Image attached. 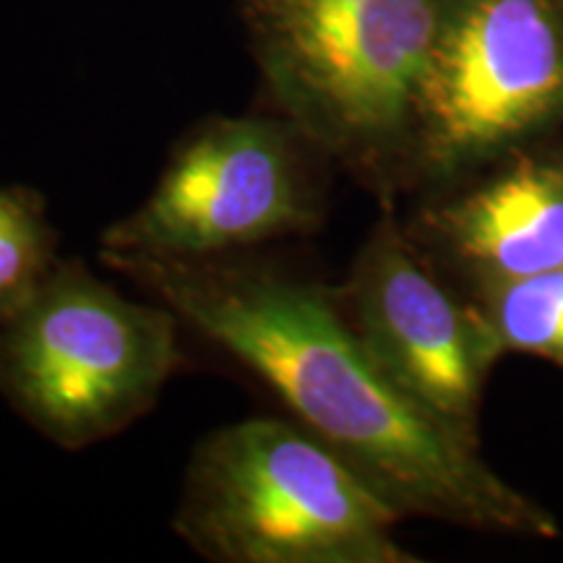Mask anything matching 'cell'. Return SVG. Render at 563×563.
Here are the masks:
<instances>
[{"instance_id":"cell-6","label":"cell","mask_w":563,"mask_h":563,"mask_svg":"<svg viewBox=\"0 0 563 563\" xmlns=\"http://www.w3.org/2000/svg\"><path fill=\"white\" fill-rule=\"evenodd\" d=\"M319 162L277 112L203 118L175 141L152 194L104 228L100 251L214 258L308 235L323 220Z\"/></svg>"},{"instance_id":"cell-1","label":"cell","mask_w":563,"mask_h":563,"mask_svg":"<svg viewBox=\"0 0 563 563\" xmlns=\"http://www.w3.org/2000/svg\"><path fill=\"white\" fill-rule=\"evenodd\" d=\"M108 269L173 308L235 357L402 517L473 532L559 540L561 522L504 481L467 439L420 405L344 313L336 287L245 253L162 258L100 251Z\"/></svg>"},{"instance_id":"cell-8","label":"cell","mask_w":563,"mask_h":563,"mask_svg":"<svg viewBox=\"0 0 563 563\" xmlns=\"http://www.w3.org/2000/svg\"><path fill=\"white\" fill-rule=\"evenodd\" d=\"M405 228L464 295L563 266V133L426 194Z\"/></svg>"},{"instance_id":"cell-10","label":"cell","mask_w":563,"mask_h":563,"mask_svg":"<svg viewBox=\"0 0 563 563\" xmlns=\"http://www.w3.org/2000/svg\"><path fill=\"white\" fill-rule=\"evenodd\" d=\"M506 355H532L563 368V266L470 292Z\"/></svg>"},{"instance_id":"cell-4","label":"cell","mask_w":563,"mask_h":563,"mask_svg":"<svg viewBox=\"0 0 563 563\" xmlns=\"http://www.w3.org/2000/svg\"><path fill=\"white\" fill-rule=\"evenodd\" d=\"M159 302V300H157ZM178 313L60 258L21 311L0 323V394L66 452L108 441L157 405L183 365Z\"/></svg>"},{"instance_id":"cell-9","label":"cell","mask_w":563,"mask_h":563,"mask_svg":"<svg viewBox=\"0 0 563 563\" xmlns=\"http://www.w3.org/2000/svg\"><path fill=\"white\" fill-rule=\"evenodd\" d=\"M60 264L58 230L32 186H0V323L13 319Z\"/></svg>"},{"instance_id":"cell-3","label":"cell","mask_w":563,"mask_h":563,"mask_svg":"<svg viewBox=\"0 0 563 563\" xmlns=\"http://www.w3.org/2000/svg\"><path fill=\"white\" fill-rule=\"evenodd\" d=\"M399 514L298 422L249 418L203 435L173 530L217 563H418Z\"/></svg>"},{"instance_id":"cell-7","label":"cell","mask_w":563,"mask_h":563,"mask_svg":"<svg viewBox=\"0 0 563 563\" xmlns=\"http://www.w3.org/2000/svg\"><path fill=\"white\" fill-rule=\"evenodd\" d=\"M336 295L373 357L435 418L481 441L483 394L506 352L475 302L415 245L391 201H382Z\"/></svg>"},{"instance_id":"cell-2","label":"cell","mask_w":563,"mask_h":563,"mask_svg":"<svg viewBox=\"0 0 563 563\" xmlns=\"http://www.w3.org/2000/svg\"><path fill=\"white\" fill-rule=\"evenodd\" d=\"M238 13L269 112L382 201L405 191L439 0H238Z\"/></svg>"},{"instance_id":"cell-5","label":"cell","mask_w":563,"mask_h":563,"mask_svg":"<svg viewBox=\"0 0 563 563\" xmlns=\"http://www.w3.org/2000/svg\"><path fill=\"white\" fill-rule=\"evenodd\" d=\"M563 133V0H439L405 191Z\"/></svg>"}]
</instances>
